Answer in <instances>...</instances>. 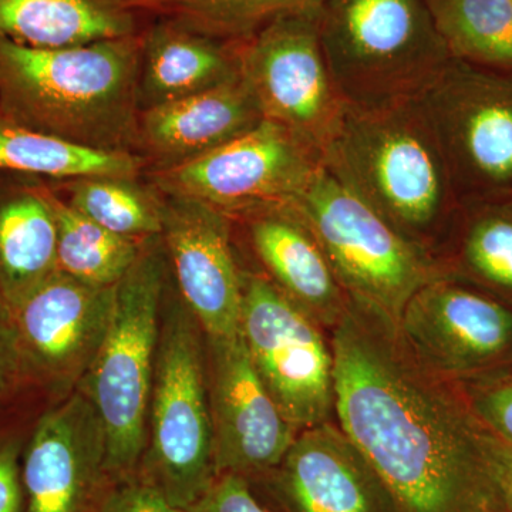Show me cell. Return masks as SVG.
Here are the masks:
<instances>
[{
	"label": "cell",
	"mask_w": 512,
	"mask_h": 512,
	"mask_svg": "<svg viewBox=\"0 0 512 512\" xmlns=\"http://www.w3.org/2000/svg\"><path fill=\"white\" fill-rule=\"evenodd\" d=\"M241 79L239 43L168 19L143 33L138 101L146 110Z\"/></svg>",
	"instance_id": "ffe728a7"
},
{
	"label": "cell",
	"mask_w": 512,
	"mask_h": 512,
	"mask_svg": "<svg viewBox=\"0 0 512 512\" xmlns=\"http://www.w3.org/2000/svg\"><path fill=\"white\" fill-rule=\"evenodd\" d=\"M0 171L62 181L82 177H143L146 163L131 153L76 146L15 123L0 113Z\"/></svg>",
	"instance_id": "603a6c76"
},
{
	"label": "cell",
	"mask_w": 512,
	"mask_h": 512,
	"mask_svg": "<svg viewBox=\"0 0 512 512\" xmlns=\"http://www.w3.org/2000/svg\"><path fill=\"white\" fill-rule=\"evenodd\" d=\"M23 407L0 413V512L25 511L22 457L37 416L23 419ZM46 410V409H45Z\"/></svg>",
	"instance_id": "f546056e"
},
{
	"label": "cell",
	"mask_w": 512,
	"mask_h": 512,
	"mask_svg": "<svg viewBox=\"0 0 512 512\" xmlns=\"http://www.w3.org/2000/svg\"><path fill=\"white\" fill-rule=\"evenodd\" d=\"M168 276L163 238H148L136 264L116 285L106 338L76 387L93 404L103 424L110 483L136 474L146 453Z\"/></svg>",
	"instance_id": "277c9868"
},
{
	"label": "cell",
	"mask_w": 512,
	"mask_h": 512,
	"mask_svg": "<svg viewBox=\"0 0 512 512\" xmlns=\"http://www.w3.org/2000/svg\"><path fill=\"white\" fill-rule=\"evenodd\" d=\"M397 329L424 366L454 382L512 363V303L450 274L414 293Z\"/></svg>",
	"instance_id": "7c38bea8"
},
{
	"label": "cell",
	"mask_w": 512,
	"mask_h": 512,
	"mask_svg": "<svg viewBox=\"0 0 512 512\" xmlns=\"http://www.w3.org/2000/svg\"><path fill=\"white\" fill-rule=\"evenodd\" d=\"M419 100L461 204L512 191V74L451 59Z\"/></svg>",
	"instance_id": "30bf717a"
},
{
	"label": "cell",
	"mask_w": 512,
	"mask_h": 512,
	"mask_svg": "<svg viewBox=\"0 0 512 512\" xmlns=\"http://www.w3.org/2000/svg\"><path fill=\"white\" fill-rule=\"evenodd\" d=\"M106 433L79 389L40 414L22 457L23 512H99L110 478Z\"/></svg>",
	"instance_id": "9a60e30c"
},
{
	"label": "cell",
	"mask_w": 512,
	"mask_h": 512,
	"mask_svg": "<svg viewBox=\"0 0 512 512\" xmlns=\"http://www.w3.org/2000/svg\"><path fill=\"white\" fill-rule=\"evenodd\" d=\"M319 37L333 82L355 109L419 99L453 59L429 0H325Z\"/></svg>",
	"instance_id": "5b68a950"
},
{
	"label": "cell",
	"mask_w": 512,
	"mask_h": 512,
	"mask_svg": "<svg viewBox=\"0 0 512 512\" xmlns=\"http://www.w3.org/2000/svg\"><path fill=\"white\" fill-rule=\"evenodd\" d=\"M501 491L505 511L512 512V448L507 446L505 451L503 473H501Z\"/></svg>",
	"instance_id": "836d02e7"
},
{
	"label": "cell",
	"mask_w": 512,
	"mask_h": 512,
	"mask_svg": "<svg viewBox=\"0 0 512 512\" xmlns=\"http://www.w3.org/2000/svg\"><path fill=\"white\" fill-rule=\"evenodd\" d=\"M323 160L350 190L439 259L437 239L461 201L419 99L379 109L348 106Z\"/></svg>",
	"instance_id": "3957f363"
},
{
	"label": "cell",
	"mask_w": 512,
	"mask_h": 512,
	"mask_svg": "<svg viewBox=\"0 0 512 512\" xmlns=\"http://www.w3.org/2000/svg\"><path fill=\"white\" fill-rule=\"evenodd\" d=\"M114 301L116 286L99 288L56 271L12 309L39 392L57 402L76 390L106 338Z\"/></svg>",
	"instance_id": "4fadbf2b"
},
{
	"label": "cell",
	"mask_w": 512,
	"mask_h": 512,
	"mask_svg": "<svg viewBox=\"0 0 512 512\" xmlns=\"http://www.w3.org/2000/svg\"><path fill=\"white\" fill-rule=\"evenodd\" d=\"M164 195L163 238L181 299L211 338L241 333L242 268L227 212L194 198Z\"/></svg>",
	"instance_id": "2e32d148"
},
{
	"label": "cell",
	"mask_w": 512,
	"mask_h": 512,
	"mask_svg": "<svg viewBox=\"0 0 512 512\" xmlns=\"http://www.w3.org/2000/svg\"><path fill=\"white\" fill-rule=\"evenodd\" d=\"M151 20L121 0H0V36L37 49L138 35Z\"/></svg>",
	"instance_id": "7402d4cb"
},
{
	"label": "cell",
	"mask_w": 512,
	"mask_h": 512,
	"mask_svg": "<svg viewBox=\"0 0 512 512\" xmlns=\"http://www.w3.org/2000/svg\"><path fill=\"white\" fill-rule=\"evenodd\" d=\"M264 120L244 80L171 101L138 116L136 150L148 171L177 167L224 146Z\"/></svg>",
	"instance_id": "ac0fdd59"
},
{
	"label": "cell",
	"mask_w": 512,
	"mask_h": 512,
	"mask_svg": "<svg viewBox=\"0 0 512 512\" xmlns=\"http://www.w3.org/2000/svg\"><path fill=\"white\" fill-rule=\"evenodd\" d=\"M275 473L292 512H400L372 464L330 421L298 431Z\"/></svg>",
	"instance_id": "e0dca14e"
},
{
	"label": "cell",
	"mask_w": 512,
	"mask_h": 512,
	"mask_svg": "<svg viewBox=\"0 0 512 512\" xmlns=\"http://www.w3.org/2000/svg\"><path fill=\"white\" fill-rule=\"evenodd\" d=\"M188 512H272L259 503L245 477L220 474Z\"/></svg>",
	"instance_id": "d6a6232c"
},
{
	"label": "cell",
	"mask_w": 512,
	"mask_h": 512,
	"mask_svg": "<svg viewBox=\"0 0 512 512\" xmlns=\"http://www.w3.org/2000/svg\"><path fill=\"white\" fill-rule=\"evenodd\" d=\"M47 181L70 207L114 234L148 239L163 232L164 195L144 177Z\"/></svg>",
	"instance_id": "cb8c5ba5"
},
{
	"label": "cell",
	"mask_w": 512,
	"mask_h": 512,
	"mask_svg": "<svg viewBox=\"0 0 512 512\" xmlns=\"http://www.w3.org/2000/svg\"><path fill=\"white\" fill-rule=\"evenodd\" d=\"M241 335L256 373L301 431L335 413L333 350L322 325L262 272L242 269Z\"/></svg>",
	"instance_id": "ba28073f"
},
{
	"label": "cell",
	"mask_w": 512,
	"mask_h": 512,
	"mask_svg": "<svg viewBox=\"0 0 512 512\" xmlns=\"http://www.w3.org/2000/svg\"><path fill=\"white\" fill-rule=\"evenodd\" d=\"M150 19H168L224 40H244L282 16L318 12L325 0H121Z\"/></svg>",
	"instance_id": "4316f807"
},
{
	"label": "cell",
	"mask_w": 512,
	"mask_h": 512,
	"mask_svg": "<svg viewBox=\"0 0 512 512\" xmlns=\"http://www.w3.org/2000/svg\"><path fill=\"white\" fill-rule=\"evenodd\" d=\"M319 12L282 16L238 43L242 80L264 119L323 154L348 106L323 55Z\"/></svg>",
	"instance_id": "8fae6325"
},
{
	"label": "cell",
	"mask_w": 512,
	"mask_h": 512,
	"mask_svg": "<svg viewBox=\"0 0 512 512\" xmlns=\"http://www.w3.org/2000/svg\"><path fill=\"white\" fill-rule=\"evenodd\" d=\"M323 154L293 131L262 120L177 167L144 173L161 194L205 202L228 215L289 204L322 168Z\"/></svg>",
	"instance_id": "9c48e42d"
},
{
	"label": "cell",
	"mask_w": 512,
	"mask_h": 512,
	"mask_svg": "<svg viewBox=\"0 0 512 512\" xmlns=\"http://www.w3.org/2000/svg\"><path fill=\"white\" fill-rule=\"evenodd\" d=\"M244 222L264 274L320 325L333 328L348 309L340 285L318 239L291 205H274L231 215Z\"/></svg>",
	"instance_id": "d6986e66"
},
{
	"label": "cell",
	"mask_w": 512,
	"mask_h": 512,
	"mask_svg": "<svg viewBox=\"0 0 512 512\" xmlns=\"http://www.w3.org/2000/svg\"><path fill=\"white\" fill-rule=\"evenodd\" d=\"M215 468L248 478L272 473L298 430L286 420L256 373L241 333L205 336Z\"/></svg>",
	"instance_id": "5bb4252c"
},
{
	"label": "cell",
	"mask_w": 512,
	"mask_h": 512,
	"mask_svg": "<svg viewBox=\"0 0 512 512\" xmlns=\"http://www.w3.org/2000/svg\"><path fill=\"white\" fill-rule=\"evenodd\" d=\"M36 397L46 396L30 379L12 311L0 301V413L23 407Z\"/></svg>",
	"instance_id": "4dcf8cb0"
},
{
	"label": "cell",
	"mask_w": 512,
	"mask_h": 512,
	"mask_svg": "<svg viewBox=\"0 0 512 512\" xmlns=\"http://www.w3.org/2000/svg\"><path fill=\"white\" fill-rule=\"evenodd\" d=\"M137 474L188 510L217 478L205 335L168 276L148 416Z\"/></svg>",
	"instance_id": "8992f818"
},
{
	"label": "cell",
	"mask_w": 512,
	"mask_h": 512,
	"mask_svg": "<svg viewBox=\"0 0 512 512\" xmlns=\"http://www.w3.org/2000/svg\"><path fill=\"white\" fill-rule=\"evenodd\" d=\"M99 512H188L175 507L160 490L138 474L111 483Z\"/></svg>",
	"instance_id": "1f68e13d"
},
{
	"label": "cell",
	"mask_w": 512,
	"mask_h": 512,
	"mask_svg": "<svg viewBox=\"0 0 512 512\" xmlns=\"http://www.w3.org/2000/svg\"><path fill=\"white\" fill-rule=\"evenodd\" d=\"M330 345L339 427L400 512L505 511L507 444L477 419L457 382L413 355L392 320L349 301Z\"/></svg>",
	"instance_id": "6da1fadb"
},
{
	"label": "cell",
	"mask_w": 512,
	"mask_h": 512,
	"mask_svg": "<svg viewBox=\"0 0 512 512\" xmlns=\"http://www.w3.org/2000/svg\"><path fill=\"white\" fill-rule=\"evenodd\" d=\"M49 198L57 228V271L99 288L119 284L147 239L121 237L100 227L63 201L50 184Z\"/></svg>",
	"instance_id": "d4e9b609"
},
{
	"label": "cell",
	"mask_w": 512,
	"mask_h": 512,
	"mask_svg": "<svg viewBox=\"0 0 512 512\" xmlns=\"http://www.w3.org/2000/svg\"><path fill=\"white\" fill-rule=\"evenodd\" d=\"M453 59L512 73V0H429Z\"/></svg>",
	"instance_id": "484cf974"
},
{
	"label": "cell",
	"mask_w": 512,
	"mask_h": 512,
	"mask_svg": "<svg viewBox=\"0 0 512 512\" xmlns=\"http://www.w3.org/2000/svg\"><path fill=\"white\" fill-rule=\"evenodd\" d=\"M143 33L57 49L0 36V113L76 146L136 154Z\"/></svg>",
	"instance_id": "7a4b0ae2"
},
{
	"label": "cell",
	"mask_w": 512,
	"mask_h": 512,
	"mask_svg": "<svg viewBox=\"0 0 512 512\" xmlns=\"http://www.w3.org/2000/svg\"><path fill=\"white\" fill-rule=\"evenodd\" d=\"M57 271V228L49 184L0 171V301L12 311Z\"/></svg>",
	"instance_id": "44dd1931"
},
{
	"label": "cell",
	"mask_w": 512,
	"mask_h": 512,
	"mask_svg": "<svg viewBox=\"0 0 512 512\" xmlns=\"http://www.w3.org/2000/svg\"><path fill=\"white\" fill-rule=\"evenodd\" d=\"M487 512H505V511H487Z\"/></svg>",
	"instance_id": "e575fe53"
},
{
	"label": "cell",
	"mask_w": 512,
	"mask_h": 512,
	"mask_svg": "<svg viewBox=\"0 0 512 512\" xmlns=\"http://www.w3.org/2000/svg\"><path fill=\"white\" fill-rule=\"evenodd\" d=\"M463 227L458 259L464 274L512 303V198L477 208Z\"/></svg>",
	"instance_id": "83f0119b"
},
{
	"label": "cell",
	"mask_w": 512,
	"mask_h": 512,
	"mask_svg": "<svg viewBox=\"0 0 512 512\" xmlns=\"http://www.w3.org/2000/svg\"><path fill=\"white\" fill-rule=\"evenodd\" d=\"M457 384L477 419L512 448V363Z\"/></svg>",
	"instance_id": "f1b7e54d"
},
{
	"label": "cell",
	"mask_w": 512,
	"mask_h": 512,
	"mask_svg": "<svg viewBox=\"0 0 512 512\" xmlns=\"http://www.w3.org/2000/svg\"><path fill=\"white\" fill-rule=\"evenodd\" d=\"M289 205L311 228L350 301L399 325L414 293L447 274L323 163Z\"/></svg>",
	"instance_id": "52a82bcc"
}]
</instances>
